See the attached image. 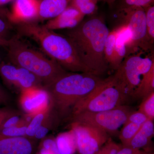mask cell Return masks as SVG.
I'll list each match as a JSON object with an SVG mask.
<instances>
[{"label": "cell", "instance_id": "2e32d148", "mask_svg": "<svg viewBox=\"0 0 154 154\" xmlns=\"http://www.w3.org/2000/svg\"><path fill=\"white\" fill-rule=\"evenodd\" d=\"M154 92V64L148 72L142 75V79L131 96L134 99H143Z\"/></svg>", "mask_w": 154, "mask_h": 154}, {"label": "cell", "instance_id": "f35d334b", "mask_svg": "<svg viewBox=\"0 0 154 154\" xmlns=\"http://www.w3.org/2000/svg\"><path fill=\"white\" fill-rule=\"evenodd\" d=\"M1 96H2V92H1V90H0V98H1Z\"/></svg>", "mask_w": 154, "mask_h": 154}, {"label": "cell", "instance_id": "5bb4252c", "mask_svg": "<svg viewBox=\"0 0 154 154\" xmlns=\"http://www.w3.org/2000/svg\"><path fill=\"white\" fill-rule=\"evenodd\" d=\"M72 0H40L38 20L53 19L63 12Z\"/></svg>", "mask_w": 154, "mask_h": 154}, {"label": "cell", "instance_id": "e0dca14e", "mask_svg": "<svg viewBox=\"0 0 154 154\" xmlns=\"http://www.w3.org/2000/svg\"><path fill=\"white\" fill-rule=\"evenodd\" d=\"M55 142L60 154H74L77 149L73 131L60 134Z\"/></svg>", "mask_w": 154, "mask_h": 154}, {"label": "cell", "instance_id": "ffe728a7", "mask_svg": "<svg viewBox=\"0 0 154 154\" xmlns=\"http://www.w3.org/2000/svg\"><path fill=\"white\" fill-rule=\"evenodd\" d=\"M98 0H72L70 5L76 8L84 16L94 14L97 10Z\"/></svg>", "mask_w": 154, "mask_h": 154}, {"label": "cell", "instance_id": "ba28073f", "mask_svg": "<svg viewBox=\"0 0 154 154\" xmlns=\"http://www.w3.org/2000/svg\"><path fill=\"white\" fill-rule=\"evenodd\" d=\"M132 110L122 105L111 109L98 112H83L77 113L78 123L88 125L108 133H114L126 122Z\"/></svg>", "mask_w": 154, "mask_h": 154}, {"label": "cell", "instance_id": "7a4b0ae2", "mask_svg": "<svg viewBox=\"0 0 154 154\" xmlns=\"http://www.w3.org/2000/svg\"><path fill=\"white\" fill-rule=\"evenodd\" d=\"M16 25L19 35L35 40L48 57L64 69L77 72H90L82 63L74 46L66 36L58 34L36 22Z\"/></svg>", "mask_w": 154, "mask_h": 154}, {"label": "cell", "instance_id": "e575fe53", "mask_svg": "<svg viewBox=\"0 0 154 154\" xmlns=\"http://www.w3.org/2000/svg\"><path fill=\"white\" fill-rule=\"evenodd\" d=\"M99 1H102L104 2L107 3L110 6L112 5L116 0H98Z\"/></svg>", "mask_w": 154, "mask_h": 154}, {"label": "cell", "instance_id": "8fae6325", "mask_svg": "<svg viewBox=\"0 0 154 154\" xmlns=\"http://www.w3.org/2000/svg\"><path fill=\"white\" fill-rule=\"evenodd\" d=\"M0 75L8 82L19 85L26 89L31 88L36 84L38 78L24 68L3 62L0 65Z\"/></svg>", "mask_w": 154, "mask_h": 154}, {"label": "cell", "instance_id": "ac0fdd59", "mask_svg": "<svg viewBox=\"0 0 154 154\" xmlns=\"http://www.w3.org/2000/svg\"><path fill=\"white\" fill-rule=\"evenodd\" d=\"M117 31L116 28L109 32L105 42V56L109 69L115 70L114 50Z\"/></svg>", "mask_w": 154, "mask_h": 154}, {"label": "cell", "instance_id": "f546056e", "mask_svg": "<svg viewBox=\"0 0 154 154\" xmlns=\"http://www.w3.org/2000/svg\"><path fill=\"white\" fill-rule=\"evenodd\" d=\"M144 152L140 149L132 148L129 146L122 147L118 154H143Z\"/></svg>", "mask_w": 154, "mask_h": 154}, {"label": "cell", "instance_id": "836d02e7", "mask_svg": "<svg viewBox=\"0 0 154 154\" xmlns=\"http://www.w3.org/2000/svg\"><path fill=\"white\" fill-rule=\"evenodd\" d=\"M9 40L0 38V46L7 47L8 45Z\"/></svg>", "mask_w": 154, "mask_h": 154}, {"label": "cell", "instance_id": "9a60e30c", "mask_svg": "<svg viewBox=\"0 0 154 154\" xmlns=\"http://www.w3.org/2000/svg\"><path fill=\"white\" fill-rule=\"evenodd\" d=\"M154 134L153 121L147 120L142 125L140 128L131 141L128 146L138 149L143 148L150 142Z\"/></svg>", "mask_w": 154, "mask_h": 154}, {"label": "cell", "instance_id": "ab89813d", "mask_svg": "<svg viewBox=\"0 0 154 154\" xmlns=\"http://www.w3.org/2000/svg\"><path fill=\"white\" fill-rule=\"evenodd\" d=\"M143 154H154L153 153H144Z\"/></svg>", "mask_w": 154, "mask_h": 154}, {"label": "cell", "instance_id": "d4e9b609", "mask_svg": "<svg viewBox=\"0 0 154 154\" xmlns=\"http://www.w3.org/2000/svg\"><path fill=\"white\" fill-rule=\"evenodd\" d=\"M43 119H44V116L42 114H38L36 115L33 119L28 127H27L26 134L30 137L35 136L36 131L41 126L42 122L43 121Z\"/></svg>", "mask_w": 154, "mask_h": 154}, {"label": "cell", "instance_id": "83f0119b", "mask_svg": "<svg viewBox=\"0 0 154 154\" xmlns=\"http://www.w3.org/2000/svg\"><path fill=\"white\" fill-rule=\"evenodd\" d=\"M123 5L121 7L136 6L145 9L153 4L154 0H122Z\"/></svg>", "mask_w": 154, "mask_h": 154}, {"label": "cell", "instance_id": "277c9868", "mask_svg": "<svg viewBox=\"0 0 154 154\" xmlns=\"http://www.w3.org/2000/svg\"><path fill=\"white\" fill-rule=\"evenodd\" d=\"M105 79L91 72L66 74L52 83L62 107H66L91 94Z\"/></svg>", "mask_w": 154, "mask_h": 154}, {"label": "cell", "instance_id": "8d00e7d4", "mask_svg": "<svg viewBox=\"0 0 154 154\" xmlns=\"http://www.w3.org/2000/svg\"><path fill=\"white\" fill-rule=\"evenodd\" d=\"M40 154H49L47 152H45L43 149H42L41 151H40Z\"/></svg>", "mask_w": 154, "mask_h": 154}, {"label": "cell", "instance_id": "4fadbf2b", "mask_svg": "<svg viewBox=\"0 0 154 154\" xmlns=\"http://www.w3.org/2000/svg\"><path fill=\"white\" fill-rule=\"evenodd\" d=\"M33 146L25 138L0 137V154H32Z\"/></svg>", "mask_w": 154, "mask_h": 154}, {"label": "cell", "instance_id": "484cf974", "mask_svg": "<svg viewBox=\"0 0 154 154\" xmlns=\"http://www.w3.org/2000/svg\"><path fill=\"white\" fill-rule=\"evenodd\" d=\"M148 120L146 116L140 111L139 110L136 111H131L128 116L125 122H132L142 125Z\"/></svg>", "mask_w": 154, "mask_h": 154}, {"label": "cell", "instance_id": "60d3db41", "mask_svg": "<svg viewBox=\"0 0 154 154\" xmlns=\"http://www.w3.org/2000/svg\"><path fill=\"white\" fill-rule=\"evenodd\" d=\"M1 63H2V62L1 61V59H0V65H1Z\"/></svg>", "mask_w": 154, "mask_h": 154}, {"label": "cell", "instance_id": "8992f818", "mask_svg": "<svg viewBox=\"0 0 154 154\" xmlns=\"http://www.w3.org/2000/svg\"><path fill=\"white\" fill-rule=\"evenodd\" d=\"M141 53L125 58L112 76L114 83L128 97L131 96L139 85L141 76L146 73L154 64L153 57H143Z\"/></svg>", "mask_w": 154, "mask_h": 154}, {"label": "cell", "instance_id": "d6a6232c", "mask_svg": "<svg viewBox=\"0 0 154 154\" xmlns=\"http://www.w3.org/2000/svg\"><path fill=\"white\" fill-rule=\"evenodd\" d=\"M10 13V12L8 10L4 8L2 6H0V17L1 18L5 20L7 19L8 20Z\"/></svg>", "mask_w": 154, "mask_h": 154}, {"label": "cell", "instance_id": "4dcf8cb0", "mask_svg": "<svg viewBox=\"0 0 154 154\" xmlns=\"http://www.w3.org/2000/svg\"><path fill=\"white\" fill-rule=\"evenodd\" d=\"M19 120V118L18 116H16L11 117L3 123L2 126L1 127L2 129V128H8L14 127L17 124Z\"/></svg>", "mask_w": 154, "mask_h": 154}, {"label": "cell", "instance_id": "d590c367", "mask_svg": "<svg viewBox=\"0 0 154 154\" xmlns=\"http://www.w3.org/2000/svg\"><path fill=\"white\" fill-rule=\"evenodd\" d=\"M13 0H0V6L8 4Z\"/></svg>", "mask_w": 154, "mask_h": 154}, {"label": "cell", "instance_id": "cb8c5ba5", "mask_svg": "<svg viewBox=\"0 0 154 154\" xmlns=\"http://www.w3.org/2000/svg\"><path fill=\"white\" fill-rule=\"evenodd\" d=\"M122 147L109 138L102 147L95 154H118Z\"/></svg>", "mask_w": 154, "mask_h": 154}, {"label": "cell", "instance_id": "44dd1931", "mask_svg": "<svg viewBox=\"0 0 154 154\" xmlns=\"http://www.w3.org/2000/svg\"><path fill=\"white\" fill-rule=\"evenodd\" d=\"M33 96L28 97L24 102L25 109L29 111L38 108L44 104L47 99V95L45 91H38Z\"/></svg>", "mask_w": 154, "mask_h": 154}, {"label": "cell", "instance_id": "6da1fadb", "mask_svg": "<svg viewBox=\"0 0 154 154\" xmlns=\"http://www.w3.org/2000/svg\"><path fill=\"white\" fill-rule=\"evenodd\" d=\"M109 29L103 19L93 17L82 21L67 31L82 63L90 72L101 77L109 69L105 56V46Z\"/></svg>", "mask_w": 154, "mask_h": 154}, {"label": "cell", "instance_id": "52a82bcc", "mask_svg": "<svg viewBox=\"0 0 154 154\" xmlns=\"http://www.w3.org/2000/svg\"><path fill=\"white\" fill-rule=\"evenodd\" d=\"M116 13L118 20L121 24L126 25L130 31L136 51L140 49L144 51L150 50L152 45L147 34L144 9L136 6L120 7Z\"/></svg>", "mask_w": 154, "mask_h": 154}, {"label": "cell", "instance_id": "3957f363", "mask_svg": "<svg viewBox=\"0 0 154 154\" xmlns=\"http://www.w3.org/2000/svg\"><path fill=\"white\" fill-rule=\"evenodd\" d=\"M7 48L8 57L11 63L28 70L38 78L51 84L67 74L57 63L30 47L18 36L9 39Z\"/></svg>", "mask_w": 154, "mask_h": 154}, {"label": "cell", "instance_id": "7c38bea8", "mask_svg": "<svg viewBox=\"0 0 154 154\" xmlns=\"http://www.w3.org/2000/svg\"><path fill=\"white\" fill-rule=\"evenodd\" d=\"M85 17L76 8L69 5L63 12L55 18L50 19L44 26L52 30L72 29L78 26Z\"/></svg>", "mask_w": 154, "mask_h": 154}, {"label": "cell", "instance_id": "f1b7e54d", "mask_svg": "<svg viewBox=\"0 0 154 154\" xmlns=\"http://www.w3.org/2000/svg\"><path fill=\"white\" fill-rule=\"evenodd\" d=\"M42 149L49 154H60L56 142L51 139H47L45 140Z\"/></svg>", "mask_w": 154, "mask_h": 154}, {"label": "cell", "instance_id": "30bf717a", "mask_svg": "<svg viewBox=\"0 0 154 154\" xmlns=\"http://www.w3.org/2000/svg\"><path fill=\"white\" fill-rule=\"evenodd\" d=\"M40 0H15L8 20L13 24L38 20Z\"/></svg>", "mask_w": 154, "mask_h": 154}, {"label": "cell", "instance_id": "7402d4cb", "mask_svg": "<svg viewBox=\"0 0 154 154\" xmlns=\"http://www.w3.org/2000/svg\"><path fill=\"white\" fill-rule=\"evenodd\" d=\"M138 110L144 113L149 120L154 121V92L143 99Z\"/></svg>", "mask_w": 154, "mask_h": 154}, {"label": "cell", "instance_id": "9c48e42d", "mask_svg": "<svg viewBox=\"0 0 154 154\" xmlns=\"http://www.w3.org/2000/svg\"><path fill=\"white\" fill-rule=\"evenodd\" d=\"M73 127L79 154H96L109 138L107 132L91 125L77 122Z\"/></svg>", "mask_w": 154, "mask_h": 154}, {"label": "cell", "instance_id": "4316f807", "mask_svg": "<svg viewBox=\"0 0 154 154\" xmlns=\"http://www.w3.org/2000/svg\"><path fill=\"white\" fill-rule=\"evenodd\" d=\"M11 23L0 17V38L9 40V33L12 28Z\"/></svg>", "mask_w": 154, "mask_h": 154}, {"label": "cell", "instance_id": "d6986e66", "mask_svg": "<svg viewBox=\"0 0 154 154\" xmlns=\"http://www.w3.org/2000/svg\"><path fill=\"white\" fill-rule=\"evenodd\" d=\"M142 125L132 122H125L119 135L123 146H128L131 141L136 134Z\"/></svg>", "mask_w": 154, "mask_h": 154}, {"label": "cell", "instance_id": "5b68a950", "mask_svg": "<svg viewBox=\"0 0 154 154\" xmlns=\"http://www.w3.org/2000/svg\"><path fill=\"white\" fill-rule=\"evenodd\" d=\"M128 97L114 83L112 75L105 79L103 82L91 94L76 103L75 113L98 112L114 109L124 103Z\"/></svg>", "mask_w": 154, "mask_h": 154}, {"label": "cell", "instance_id": "603a6c76", "mask_svg": "<svg viewBox=\"0 0 154 154\" xmlns=\"http://www.w3.org/2000/svg\"><path fill=\"white\" fill-rule=\"evenodd\" d=\"M145 11L146 26L148 38L151 44L154 42V7L153 5L144 9Z\"/></svg>", "mask_w": 154, "mask_h": 154}, {"label": "cell", "instance_id": "1f68e13d", "mask_svg": "<svg viewBox=\"0 0 154 154\" xmlns=\"http://www.w3.org/2000/svg\"><path fill=\"white\" fill-rule=\"evenodd\" d=\"M48 132V129L43 126H40L35 134V136L38 139L44 138Z\"/></svg>", "mask_w": 154, "mask_h": 154}, {"label": "cell", "instance_id": "74e56055", "mask_svg": "<svg viewBox=\"0 0 154 154\" xmlns=\"http://www.w3.org/2000/svg\"><path fill=\"white\" fill-rule=\"evenodd\" d=\"M4 116V113H3V112L0 110V117H2V116Z\"/></svg>", "mask_w": 154, "mask_h": 154}]
</instances>
